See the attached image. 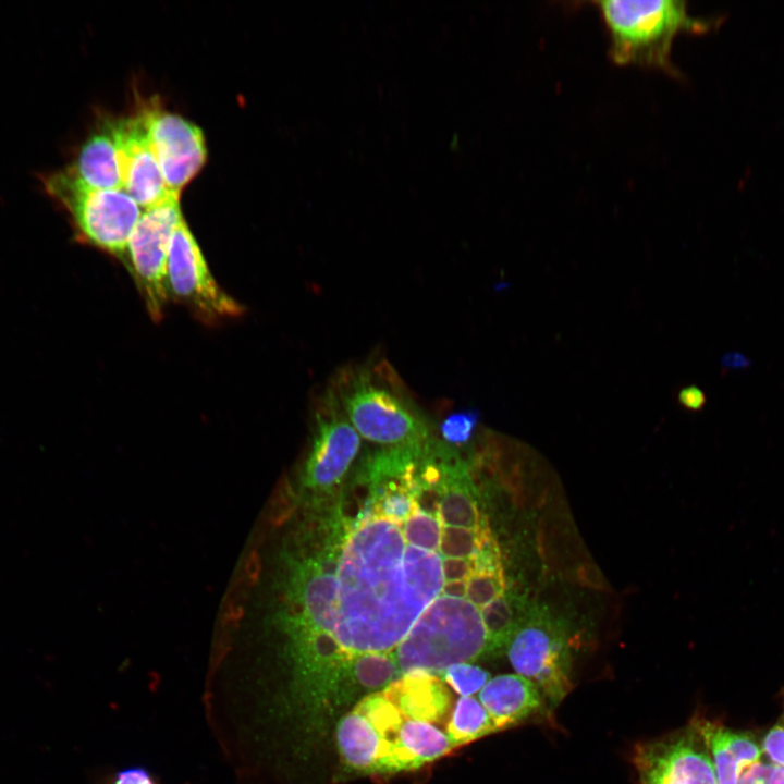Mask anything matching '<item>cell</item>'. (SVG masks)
Here are the masks:
<instances>
[{
  "label": "cell",
  "mask_w": 784,
  "mask_h": 784,
  "mask_svg": "<svg viewBox=\"0 0 784 784\" xmlns=\"http://www.w3.org/2000/svg\"><path fill=\"white\" fill-rule=\"evenodd\" d=\"M332 636L352 660L391 653L443 586L439 553L408 544L401 526L371 517L344 540Z\"/></svg>",
  "instance_id": "cell-1"
},
{
  "label": "cell",
  "mask_w": 784,
  "mask_h": 784,
  "mask_svg": "<svg viewBox=\"0 0 784 784\" xmlns=\"http://www.w3.org/2000/svg\"><path fill=\"white\" fill-rule=\"evenodd\" d=\"M329 387L352 426L368 441L387 448L430 438L418 405L384 360L344 367Z\"/></svg>",
  "instance_id": "cell-2"
},
{
  "label": "cell",
  "mask_w": 784,
  "mask_h": 784,
  "mask_svg": "<svg viewBox=\"0 0 784 784\" xmlns=\"http://www.w3.org/2000/svg\"><path fill=\"white\" fill-rule=\"evenodd\" d=\"M610 38V57L618 65H638L675 73L672 47L683 32L706 24L689 15L677 0H605L596 2Z\"/></svg>",
  "instance_id": "cell-3"
},
{
  "label": "cell",
  "mask_w": 784,
  "mask_h": 784,
  "mask_svg": "<svg viewBox=\"0 0 784 784\" xmlns=\"http://www.w3.org/2000/svg\"><path fill=\"white\" fill-rule=\"evenodd\" d=\"M403 674H441L449 666L491 653L480 609L467 599L437 597L391 652Z\"/></svg>",
  "instance_id": "cell-4"
},
{
  "label": "cell",
  "mask_w": 784,
  "mask_h": 784,
  "mask_svg": "<svg viewBox=\"0 0 784 784\" xmlns=\"http://www.w3.org/2000/svg\"><path fill=\"white\" fill-rule=\"evenodd\" d=\"M571 645L566 623L532 601L506 647L512 667L540 689L550 708H556L573 687Z\"/></svg>",
  "instance_id": "cell-5"
},
{
  "label": "cell",
  "mask_w": 784,
  "mask_h": 784,
  "mask_svg": "<svg viewBox=\"0 0 784 784\" xmlns=\"http://www.w3.org/2000/svg\"><path fill=\"white\" fill-rule=\"evenodd\" d=\"M45 185L69 212L79 238L112 255L126 254L143 211L124 189L88 187L66 169L49 175Z\"/></svg>",
  "instance_id": "cell-6"
},
{
  "label": "cell",
  "mask_w": 784,
  "mask_h": 784,
  "mask_svg": "<svg viewBox=\"0 0 784 784\" xmlns=\"http://www.w3.org/2000/svg\"><path fill=\"white\" fill-rule=\"evenodd\" d=\"M179 194L144 209L128 238L131 269L150 316L158 320L169 297L167 264L172 234L183 219Z\"/></svg>",
  "instance_id": "cell-7"
},
{
  "label": "cell",
  "mask_w": 784,
  "mask_h": 784,
  "mask_svg": "<svg viewBox=\"0 0 784 784\" xmlns=\"http://www.w3.org/2000/svg\"><path fill=\"white\" fill-rule=\"evenodd\" d=\"M633 759L640 784H718L708 747L691 724L638 744Z\"/></svg>",
  "instance_id": "cell-8"
},
{
  "label": "cell",
  "mask_w": 784,
  "mask_h": 784,
  "mask_svg": "<svg viewBox=\"0 0 784 784\" xmlns=\"http://www.w3.org/2000/svg\"><path fill=\"white\" fill-rule=\"evenodd\" d=\"M169 295L172 294L207 319L234 317L242 307L216 282L185 220L175 228L167 264Z\"/></svg>",
  "instance_id": "cell-9"
},
{
  "label": "cell",
  "mask_w": 784,
  "mask_h": 784,
  "mask_svg": "<svg viewBox=\"0 0 784 784\" xmlns=\"http://www.w3.org/2000/svg\"><path fill=\"white\" fill-rule=\"evenodd\" d=\"M360 448V436L328 385L314 414V433L304 479L315 490H329L345 475Z\"/></svg>",
  "instance_id": "cell-10"
},
{
  "label": "cell",
  "mask_w": 784,
  "mask_h": 784,
  "mask_svg": "<svg viewBox=\"0 0 784 784\" xmlns=\"http://www.w3.org/2000/svg\"><path fill=\"white\" fill-rule=\"evenodd\" d=\"M150 143L164 182L179 194L207 159L203 131L191 121L157 106L144 109Z\"/></svg>",
  "instance_id": "cell-11"
},
{
  "label": "cell",
  "mask_w": 784,
  "mask_h": 784,
  "mask_svg": "<svg viewBox=\"0 0 784 784\" xmlns=\"http://www.w3.org/2000/svg\"><path fill=\"white\" fill-rule=\"evenodd\" d=\"M122 188L144 209L166 200L171 193L155 156L144 109L134 115L111 119Z\"/></svg>",
  "instance_id": "cell-12"
},
{
  "label": "cell",
  "mask_w": 784,
  "mask_h": 784,
  "mask_svg": "<svg viewBox=\"0 0 784 784\" xmlns=\"http://www.w3.org/2000/svg\"><path fill=\"white\" fill-rule=\"evenodd\" d=\"M341 548L326 549L315 558L296 562L290 581V599L296 610L287 617L332 635L336 622V571Z\"/></svg>",
  "instance_id": "cell-13"
},
{
  "label": "cell",
  "mask_w": 784,
  "mask_h": 784,
  "mask_svg": "<svg viewBox=\"0 0 784 784\" xmlns=\"http://www.w3.org/2000/svg\"><path fill=\"white\" fill-rule=\"evenodd\" d=\"M478 697L498 732L542 713L548 706L540 689L517 673L490 678Z\"/></svg>",
  "instance_id": "cell-14"
},
{
  "label": "cell",
  "mask_w": 784,
  "mask_h": 784,
  "mask_svg": "<svg viewBox=\"0 0 784 784\" xmlns=\"http://www.w3.org/2000/svg\"><path fill=\"white\" fill-rule=\"evenodd\" d=\"M455 749L445 733L434 724L403 718L388 744L377 773L417 769Z\"/></svg>",
  "instance_id": "cell-15"
},
{
  "label": "cell",
  "mask_w": 784,
  "mask_h": 784,
  "mask_svg": "<svg viewBox=\"0 0 784 784\" xmlns=\"http://www.w3.org/2000/svg\"><path fill=\"white\" fill-rule=\"evenodd\" d=\"M403 718L438 723L445 719L450 695L436 674L412 671L381 690Z\"/></svg>",
  "instance_id": "cell-16"
},
{
  "label": "cell",
  "mask_w": 784,
  "mask_h": 784,
  "mask_svg": "<svg viewBox=\"0 0 784 784\" xmlns=\"http://www.w3.org/2000/svg\"><path fill=\"white\" fill-rule=\"evenodd\" d=\"M691 725L708 747L718 784H737L740 771L760 761L761 749L749 733L735 732L706 719H698Z\"/></svg>",
  "instance_id": "cell-17"
},
{
  "label": "cell",
  "mask_w": 784,
  "mask_h": 784,
  "mask_svg": "<svg viewBox=\"0 0 784 784\" xmlns=\"http://www.w3.org/2000/svg\"><path fill=\"white\" fill-rule=\"evenodd\" d=\"M66 170L84 185L98 189L122 188L111 120H106L83 143ZM123 189V188H122Z\"/></svg>",
  "instance_id": "cell-18"
},
{
  "label": "cell",
  "mask_w": 784,
  "mask_h": 784,
  "mask_svg": "<svg viewBox=\"0 0 784 784\" xmlns=\"http://www.w3.org/2000/svg\"><path fill=\"white\" fill-rule=\"evenodd\" d=\"M336 743L341 758L350 769L377 773L383 744L365 715L355 709L344 715L336 727Z\"/></svg>",
  "instance_id": "cell-19"
},
{
  "label": "cell",
  "mask_w": 784,
  "mask_h": 784,
  "mask_svg": "<svg viewBox=\"0 0 784 784\" xmlns=\"http://www.w3.org/2000/svg\"><path fill=\"white\" fill-rule=\"evenodd\" d=\"M465 466L452 470L444 479L438 504V518L445 526L479 530L489 525L477 505Z\"/></svg>",
  "instance_id": "cell-20"
},
{
  "label": "cell",
  "mask_w": 784,
  "mask_h": 784,
  "mask_svg": "<svg viewBox=\"0 0 784 784\" xmlns=\"http://www.w3.org/2000/svg\"><path fill=\"white\" fill-rule=\"evenodd\" d=\"M531 603L525 596L505 590L502 596L480 609L492 654L507 647Z\"/></svg>",
  "instance_id": "cell-21"
},
{
  "label": "cell",
  "mask_w": 784,
  "mask_h": 784,
  "mask_svg": "<svg viewBox=\"0 0 784 784\" xmlns=\"http://www.w3.org/2000/svg\"><path fill=\"white\" fill-rule=\"evenodd\" d=\"M498 732L489 713L473 696L460 697L446 722V735L454 748Z\"/></svg>",
  "instance_id": "cell-22"
},
{
  "label": "cell",
  "mask_w": 784,
  "mask_h": 784,
  "mask_svg": "<svg viewBox=\"0 0 784 784\" xmlns=\"http://www.w3.org/2000/svg\"><path fill=\"white\" fill-rule=\"evenodd\" d=\"M346 676L362 688L383 690L402 673L392 653H363L348 661L343 678Z\"/></svg>",
  "instance_id": "cell-23"
},
{
  "label": "cell",
  "mask_w": 784,
  "mask_h": 784,
  "mask_svg": "<svg viewBox=\"0 0 784 784\" xmlns=\"http://www.w3.org/2000/svg\"><path fill=\"white\" fill-rule=\"evenodd\" d=\"M441 529L439 518L420 509L401 525L403 537L408 544L436 553L440 546Z\"/></svg>",
  "instance_id": "cell-24"
},
{
  "label": "cell",
  "mask_w": 784,
  "mask_h": 784,
  "mask_svg": "<svg viewBox=\"0 0 784 784\" xmlns=\"http://www.w3.org/2000/svg\"><path fill=\"white\" fill-rule=\"evenodd\" d=\"M488 529L489 526L477 530L442 525L439 555L443 559H473Z\"/></svg>",
  "instance_id": "cell-25"
},
{
  "label": "cell",
  "mask_w": 784,
  "mask_h": 784,
  "mask_svg": "<svg viewBox=\"0 0 784 784\" xmlns=\"http://www.w3.org/2000/svg\"><path fill=\"white\" fill-rule=\"evenodd\" d=\"M506 590L503 568L475 572L467 580L466 599L478 609L489 604Z\"/></svg>",
  "instance_id": "cell-26"
},
{
  "label": "cell",
  "mask_w": 784,
  "mask_h": 784,
  "mask_svg": "<svg viewBox=\"0 0 784 784\" xmlns=\"http://www.w3.org/2000/svg\"><path fill=\"white\" fill-rule=\"evenodd\" d=\"M441 678L461 697H469L480 691L490 679V674L480 666L462 662L445 669Z\"/></svg>",
  "instance_id": "cell-27"
},
{
  "label": "cell",
  "mask_w": 784,
  "mask_h": 784,
  "mask_svg": "<svg viewBox=\"0 0 784 784\" xmlns=\"http://www.w3.org/2000/svg\"><path fill=\"white\" fill-rule=\"evenodd\" d=\"M479 421L477 409H462L448 415L440 425V432L449 444L467 443Z\"/></svg>",
  "instance_id": "cell-28"
},
{
  "label": "cell",
  "mask_w": 784,
  "mask_h": 784,
  "mask_svg": "<svg viewBox=\"0 0 784 784\" xmlns=\"http://www.w3.org/2000/svg\"><path fill=\"white\" fill-rule=\"evenodd\" d=\"M103 784H160L158 777L146 767L133 765L108 775Z\"/></svg>",
  "instance_id": "cell-29"
},
{
  "label": "cell",
  "mask_w": 784,
  "mask_h": 784,
  "mask_svg": "<svg viewBox=\"0 0 784 784\" xmlns=\"http://www.w3.org/2000/svg\"><path fill=\"white\" fill-rule=\"evenodd\" d=\"M762 749L773 764L784 767V712L763 738Z\"/></svg>",
  "instance_id": "cell-30"
},
{
  "label": "cell",
  "mask_w": 784,
  "mask_h": 784,
  "mask_svg": "<svg viewBox=\"0 0 784 784\" xmlns=\"http://www.w3.org/2000/svg\"><path fill=\"white\" fill-rule=\"evenodd\" d=\"M475 573L473 559L444 558L442 560V575L444 581H467Z\"/></svg>",
  "instance_id": "cell-31"
},
{
  "label": "cell",
  "mask_w": 784,
  "mask_h": 784,
  "mask_svg": "<svg viewBox=\"0 0 784 784\" xmlns=\"http://www.w3.org/2000/svg\"><path fill=\"white\" fill-rule=\"evenodd\" d=\"M772 764L760 761L746 765L739 773L737 784H768Z\"/></svg>",
  "instance_id": "cell-32"
},
{
  "label": "cell",
  "mask_w": 784,
  "mask_h": 784,
  "mask_svg": "<svg viewBox=\"0 0 784 784\" xmlns=\"http://www.w3.org/2000/svg\"><path fill=\"white\" fill-rule=\"evenodd\" d=\"M678 402L686 409L696 412L705 407L707 396L700 388L689 385L678 392Z\"/></svg>",
  "instance_id": "cell-33"
},
{
  "label": "cell",
  "mask_w": 784,
  "mask_h": 784,
  "mask_svg": "<svg viewBox=\"0 0 784 784\" xmlns=\"http://www.w3.org/2000/svg\"><path fill=\"white\" fill-rule=\"evenodd\" d=\"M441 592L443 596L456 599H466L467 581L453 580L444 581Z\"/></svg>",
  "instance_id": "cell-34"
},
{
  "label": "cell",
  "mask_w": 784,
  "mask_h": 784,
  "mask_svg": "<svg viewBox=\"0 0 784 784\" xmlns=\"http://www.w3.org/2000/svg\"><path fill=\"white\" fill-rule=\"evenodd\" d=\"M721 362L724 367L731 369H740L750 365V360L746 356L736 352L725 354Z\"/></svg>",
  "instance_id": "cell-35"
},
{
  "label": "cell",
  "mask_w": 784,
  "mask_h": 784,
  "mask_svg": "<svg viewBox=\"0 0 784 784\" xmlns=\"http://www.w3.org/2000/svg\"><path fill=\"white\" fill-rule=\"evenodd\" d=\"M768 784H784V767L772 764Z\"/></svg>",
  "instance_id": "cell-36"
}]
</instances>
